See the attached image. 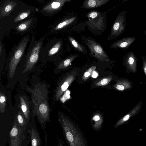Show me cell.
<instances>
[{
    "mask_svg": "<svg viewBox=\"0 0 146 146\" xmlns=\"http://www.w3.org/2000/svg\"><path fill=\"white\" fill-rule=\"evenodd\" d=\"M96 66H93L90 68L87 71L85 72L82 78L84 80H85L87 79L88 77L90 76L91 74L94 72L96 68Z\"/></svg>",
    "mask_w": 146,
    "mask_h": 146,
    "instance_id": "27",
    "label": "cell"
},
{
    "mask_svg": "<svg viewBox=\"0 0 146 146\" xmlns=\"http://www.w3.org/2000/svg\"><path fill=\"white\" fill-rule=\"evenodd\" d=\"M76 19V17H73L62 21L55 27L54 30H57L62 29L73 22Z\"/></svg>",
    "mask_w": 146,
    "mask_h": 146,
    "instance_id": "20",
    "label": "cell"
},
{
    "mask_svg": "<svg viewBox=\"0 0 146 146\" xmlns=\"http://www.w3.org/2000/svg\"><path fill=\"white\" fill-rule=\"evenodd\" d=\"M90 50V54L97 59L108 61L109 57L102 46L93 38H87L84 42Z\"/></svg>",
    "mask_w": 146,
    "mask_h": 146,
    "instance_id": "5",
    "label": "cell"
},
{
    "mask_svg": "<svg viewBox=\"0 0 146 146\" xmlns=\"http://www.w3.org/2000/svg\"><path fill=\"white\" fill-rule=\"evenodd\" d=\"M71 0H56L52 1L44 7L43 12L48 13H52L57 11L63 7L65 3L69 2Z\"/></svg>",
    "mask_w": 146,
    "mask_h": 146,
    "instance_id": "12",
    "label": "cell"
},
{
    "mask_svg": "<svg viewBox=\"0 0 146 146\" xmlns=\"http://www.w3.org/2000/svg\"><path fill=\"white\" fill-rule=\"evenodd\" d=\"M2 46L1 44V43H0V54L1 55V53L2 51Z\"/></svg>",
    "mask_w": 146,
    "mask_h": 146,
    "instance_id": "29",
    "label": "cell"
},
{
    "mask_svg": "<svg viewBox=\"0 0 146 146\" xmlns=\"http://www.w3.org/2000/svg\"><path fill=\"white\" fill-rule=\"evenodd\" d=\"M31 94L34 110L42 123L49 119L50 110L48 100V92L44 85L38 84L29 90Z\"/></svg>",
    "mask_w": 146,
    "mask_h": 146,
    "instance_id": "1",
    "label": "cell"
},
{
    "mask_svg": "<svg viewBox=\"0 0 146 146\" xmlns=\"http://www.w3.org/2000/svg\"><path fill=\"white\" fill-rule=\"evenodd\" d=\"M145 35H146V29H145Z\"/></svg>",
    "mask_w": 146,
    "mask_h": 146,
    "instance_id": "30",
    "label": "cell"
},
{
    "mask_svg": "<svg viewBox=\"0 0 146 146\" xmlns=\"http://www.w3.org/2000/svg\"><path fill=\"white\" fill-rule=\"evenodd\" d=\"M20 126L15 121L13 125L10 132V146H21L22 136Z\"/></svg>",
    "mask_w": 146,
    "mask_h": 146,
    "instance_id": "9",
    "label": "cell"
},
{
    "mask_svg": "<svg viewBox=\"0 0 146 146\" xmlns=\"http://www.w3.org/2000/svg\"><path fill=\"white\" fill-rule=\"evenodd\" d=\"M31 146H40L41 140L38 133L34 129H32L31 132Z\"/></svg>",
    "mask_w": 146,
    "mask_h": 146,
    "instance_id": "17",
    "label": "cell"
},
{
    "mask_svg": "<svg viewBox=\"0 0 146 146\" xmlns=\"http://www.w3.org/2000/svg\"><path fill=\"white\" fill-rule=\"evenodd\" d=\"M68 39L73 47L79 52L86 54L87 52L86 49L83 45L79 43L73 37L70 36H68Z\"/></svg>",
    "mask_w": 146,
    "mask_h": 146,
    "instance_id": "19",
    "label": "cell"
},
{
    "mask_svg": "<svg viewBox=\"0 0 146 146\" xmlns=\"http://www.w3.org/2000/svg\"><path fill=\"white\" fill-rule=\"evenodd\" d=\"M60 146H62L61 144H60Z\"/></svg>",
    "mask_w": 146,
    "mask_h": 146,
    "instance_id": "31",
    "label": "cell"
},
{
    "mask_svg": "<svg viewBox=\"0 0 146 146\" xmlns=\"http://www.w3.org/2000/svg\"><path fill=\"white\" fill-rule=\"evenodd\" d=\"M109 0H87L82 3L81 7L86 9H92L100 7L106 4Z\"/></svg>",
    "mask_w": 146,
    "mask_h": 146,
    "instance_id": "14",
    "label": "cell"
},
{
    "mask_svg": "<svg viewBox=\"0 0 146 146\" xmlns=\"http://www.w3.org/2000/svg\"><path fill=\"white\" fill-rule=\"evenodd\" d=\"M123 64L127 74L136 72L137 58L133 51H129L126 53L124 57Z\"/></svg>",
    "mask_w": 146,
    "mask_h": 146,
    "instance_id": "8",
    "label": "cell"
},
{
    "mask_svg": "<svg viewBox=\"0 0 146 146\" xmlns=\"http://www.w3.org/2000/svg\"><path fill=\"white\" fill-rule=\"evenodd\" d=\"M143 60V69L144 73L146 76V56H141Z\"/></svg>",
    "mask_w": 146,
    "mask_h": 146,
    "instance_id": "28",
    "label": "cell"
},
{
    "mask_svg": "<svg viewBox=\"0 0 146 146\" xmlns=\"http://www.w3.org/2000/svg\"><path fill=\"white\" fill-rule=\"evenodd\" d=\"M112 78V77L111 76L104 78L96 82L95 85L97 86H105L110 82Z\"/></svg>",
    "mask_w": 146,
    "mask_h": 146,
    "instance_id": "26",
    "label": "cell"
},
{
    "mask_svg": "<svg viewBox=\"0 0 146 146\" xmlns=\"http://www.w3.org/2000/svg\"><path fill=\"white\" fill-rule=\"evenodd\" d=\"M132 82L127 78H122L117 80L113 86L115 90L121 91H125L131 89L133 87Z\"/></svg>",
    "mask_w": 146,
    "mask_h": 146,
    "instance_id": "13",
    "label": "cell"
},
{
    "mask_svg": "<svg viewBox=\"0 0 146 146\" xmlns=\"http://www.w3.org/2000/svg\"><path fill=\"white\" fill-rule=\"evenodd\" d=\"M6 102V97L4 93L0 92V111L1 113L4 112Z\"/></svg>",
    "mask_w": 146,
    "mask_h": 146,
    "instance_id": "22",
    "label": "cell"
},
{
    "mask_svg": "<svg viewBox=\"0 0 146 146\" xmlns=\"http://www.w3.org/2000/svg\"><path fill=\"white\" fill-rule=\"evenodd\" d=\"M60 121L70 146H87L76 127L68 119L61 115Z\"/></svg>",
    "mask_w": 146,
    "mask_h": 146,
    "instance_id": "2",
    "label": "cell"
},
{
    "mask_svg": "<svg viewBox=\"0 0 146 146\" xmlns=\"http://www.w3.org/2000/svg\"><path fill=\"white\" fill-rule=\"evenodd\" d=\"M142 103V102L141 101L137 104L130 111L118 120L115 125V127L117 128L125 123L131 118L137 114L141 109Z\"/></svg>",
    "mask_w": 146,
    "mask_h": 146,
    "instance_id": "10",
    "label": "cell"
},
{
    "mask_svg": "<svg viewBox=\"0 0 146 146\" xmlns=\"http://www.w3.org/2000/svg\"><path fill=\"white\" fill-rule=\"evenodd\" d=\"M74 71L64 77L58 84L53 96V101H58L63 93L72 82L77 75Z\"/></svg>",
    "mask_w": 146,
    "mask_h": 146,
    "instance_id": "6",
    "label": "cell"
},
{
    "mask_svg": "<svg viewBox=\"0 0 146 146\" xmlns=\"http://www.w3.org/2000/svg\"><path fill=\"white\" fill-rule=\"evenodd\" d=\"M31 12L30 10L23 11L19 14L14 20V22H17L26 18L28 16Z\"/></svg>",
    "mask_w": 146,
    "mask_h": 146,
    "instance_id": "25",
    "label": "cell"
},
{
    "mask_svg": "<svg viewBox=\"0 0 146 146\" xmlns=\"http://www.w3.org/2000/svg\"><path fill=\"white\" fill-rule=\"evenodd\" d=\"M78 56L77 54L72 55L62 61L59 64L57 68L59 70L64 69L67 68L73 60Z\"/></svg>",
    "mask_w": 146,
    "mask_h": 146,
    "instance_id": "18",
    "label": "cell"
},
{
    "mask_svg": "<svg viewBox=\"0 0 146 146\" xmlns=\"http://www.w3.org/2000/svg\"><path fill=\"white\" fill-rule=\"evenodd\" d=\"M29 38V35L25 36L11 51L9 70V76L11 78L14 76L17 66L23 55Z\"/></svg>",
    "mask_w": 146,
    "mask_h": 146,
    "instance_id": "3",
    "label": "cell"
},
{
    "mask_svg": "<svg viewBox=\"0 0 146 146\" xmlns=\"http://www.w3.org/2000/svg\"><path fill=\"white\" fill-rule=\"evenodd\" d=\"M25 117L21 110H19L17 116L18 122L19 125L21 127H24L26 125Z\"/></svg>",
    "mask_w": 146,
    "mask_h": 146,
    "instance_id": "23",
    "label": "cell"
},
{
    "mask_svg": "<svg viewBox=\"0 0 146 146\" xmlns=\"http://www.w3.org/2000/svg\"><path fill=\"white\" fill-rule=\"evenodd\" d=\"M127 13V11L124 10L118 14L112 27L108 40L115 39L123 32L126 25Z\"/></svg>",
    "mask_w": 146,
    "mask_h": 146,
    "instance_id": "4",
    "label": "cell"
},
{
    "mask_svg": "<svg viewBox=\"0 0 146 146\" xmlns=\"http://www.w3.org/2000/svg\"><path fill=\"white\" fill-rule=\"evenodd\" d=\"M16 5L17 3L13 1H9L5 3L1 9V17L9 15Z\"/></svg>",
    "mask_w": 146,
    "mask_h": 146,
    "instance_id": "15",
    "label": "cell"
},
{
    "mask_svg": "<svg viewBox=\"0 0 146 146\" xmlns=\"http://www.w3.org/2000/svg\"><path fill=\"white\" fill-rule=\"evenodd\" d=\"M19 98L21 111L25 118L28 120L30 114L29 104L25 97L21 96Z\"/></svg>",
    "mask_w": 146,
    "mask_h": 146,
    "instance_id": "16",
    "label": "cell"
},
{
    "mask_svg": "<svg viewBox=\"0 0 146 146\" xmlns=\"http://www.w3.org/2000/svg\"><path fill=\"white\" fill-rule=\"evenodd\" d=\"M42 44L41 41H37L28 54L23 71L24 73L29 71L36 63Z\"/></svg>",
    "mask_w": 146,
    "mask_h": 146,
    "instance_id": "7",
    "label": "cell"
},
{
    "mask_svg": "<svg viewBox=\"0 0 146 146\" xmlns=\"http://www.w3.org/2000/svg\"><path fill=\"white\" fill-rule=\"evenodd\" d=\"M62 44L61 41H59L56 43L49 50L48 53L49 56H51L56 53L59 50Z\"/></svg>",
    "mask_w": 146,
    "mask_h": 146,
    "instance_id": "24",
    "label": "cell"
},
{
    "mask_svg": "<svg viewBox=\"0 0 146 146\" xmlns=\"http://www.w3.org/2000/svg\"><path fill=\"white\" fill-rule=\"evenodd\" d=\"M32 20H28L20 24L16 27V29L19 31H22L27 29L31 25Z\"/></svg>",
    "mask_w": 146,
    "mask_h": 146,
    "instance_id": "21",
    "label": "cell"
},
{
    "mask_svg": "<svg viewBox=\"0 0 146 146\" xmlns=\"http://www.w3.org/2000/svg\"><path fill=\"white\" fill-rule=\"evenodd\" d=\"M135 40L136 38L134 36L125 37L113 42L110 47L112 48L126 49L135 42Z\"/></svg>",
    "mask_w": 146,
    "mask_h": 146,
    "instance_id": "11",
    "label": "cell"
}]
</instances>
